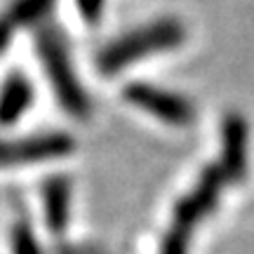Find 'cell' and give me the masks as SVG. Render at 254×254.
<instances>
[{
    "instance_id": "obj_8",
    "label": "cell",
    "mask_w": 254,
    "mask_h": 254,
    "mask_svg": "<svg viewBox=\"0 0 254 254\" xmlns=\"http://www.w3.org/2000/svg\"><path fill=\"white\" fill-rule=\"evenodd\" d=\"M68 205H71V184L66 177H52L45 184V214L47 226L55 233L64 231L68 221Z\"/></svg>"
},
{
    "instance_id": "obj_2",
    "label": "cell",
    "mask_w": 254,
    "mask_h": 254,
    "mask_svg": "<svg viewBox=\"0 0 254 254\" xmlns=\"http://www.w3.org/2000/svg\"><path fill=\"white\" fill-rule=\"evenodd\" d=\"M36 47L43 64H45V71L50 82H52V90L59 97L62 106L71 116H87L90 113V99H87L78 75L73 71L71 57L66 52L62 36L50 26L40 28L36 36Z\"/></svg>"
},
{
    "instance_id": "obj_6",
    "label": "cell",
    "mask_w": 254,
    "mask_h": 254,
    "mask_svg": "<svg viewBox=\"0 0 254 254\" xmlns=\"http://www.w3.org/2000/svg\"><path fill=\"white\" fill-rule=\"evenodd\" d=\"M226 182H240L247 170V123L231 113L221 125V167Z\"/></svg>"
},
{
    "instance_id": "obj_5",
    "label": "cell",
    "mask_w": 254,
    "mask_h": 254,
    "mask_svg": "<svg viewBox=\"0 0 254 254\" xmlns=\"http://www.w3.org/2000/svg\"><path fill=\"white\" fill-rule=\"evenodd\" d=\"M73 141L68 134H38L17 139V141H0V167H14V165H33L52 158L71 153Z\"/></svg>"
},
{
    "instance_id": "obj_11",
    "label": "cell",
    "mask_w": 254,
    "mask_h": 254,
    "mask_svg": "<svg viewBox=\"0 0 254 254\" xmlns=\"http://www.w3.org/2000/svg\"><path fill=\"white\" fill-rule=\"evenodd\" d=\"M75 5L80 9V14L85 21L97 24L101 19V9H104V0H75Z\"/></svg>"
},
{
    "instance_id": "obj_7",
    "label": "cell",
    "mask_w": 254,
    "mask_h": 254,
    "mask_svg": "<svg viewBox=\"0 0 254 254\" xmlns=\"http://www.w3.org/2000/svg\"><path fill=\"white\" fill-rule=\"evenodd\" d=\"M33 104V87L24 73H12L0 90V125H14Z\"/></svg>"
},
{
    "instance_id": "obj_3",
    "label": "cell",
    "mask_w": 254,
    "mask_h": 254,
    "mask_svg": "<svg viewBox=\"0 0 254 254\" xmlns=\"http://www.w3.org/2000/svg\"><path fill=\"white\" fill-rule=\"evenodd\" d=\"M224 182H226V177H224V172L219 167H209V170L202 172V177H200L198 186L193 189V193L186 195L177 205L172 231H170V236L165 238L160 254H186V247H189L193 228H195V224L205 214H209L214 209V205H217V200H219V190H221Z\"/></svg>"
},
{
    "instance_id": "obj_4",
    "label": "cell",
    "mask_w": 254,
    "mask_h": 254,
    "mask_svg": "<svg viewBox=\"0 0 254 254\" xmlns=\"http://www.w3.org/2000/svg\"><path fill=\"white\" fill-rule=\"evenodd\" d=\"M132 106L151 113L155 118L165 120L167 125H177V127H186L193 123L195 118V111L190 106L189 99H184L174 92L160 90V87H153V85H146V82H132L127 85L125 92H123Z\"/></svg>"
},
{
    "instance_id": "obj_10",
    "label": "cell",
    "mask_w": 254,
    "mask_h": 254,
    "mask_svg": "<svg viewBox=\"0 0 254 254\" xmlns=\"http://www.w3.org/2000/svg\"><path fill=\"white\" fill-rule=\"evenodd\" d=\"M12 252L14 254H40V247H38L31 228L24 226V224H19L12 231Z\"/></svg>"
},
{
    "instance_id": "obj_9",
    "label": "cell",
    "mask_w": 254,
    "mask_h": 254,
    "mask_svg": "<svg viewBox=\"0 0 254 254\" xmlns=\"http://www.w3.org/2000/svg\"><path fill=\"white\" fill-rule=\"evenodd\" d=\"M52 2L55 0H19V2H14L7 14L0 19V55L7 47L14 28L21 26V24H28V21H36L38 17H43L47 9L52 7Z\"/></svg>"
},
{
    "instance_id": "obj_1",
    "label": "cell",
    "mask_w": 254,
    "mask_h": 254,
    "mask_svg": "<svg viewBox=\"0 0 254 254\" xmlns=\"http://www.w3.org/2000/svg\"><path fill=\"white\" fill-rule=\"evenodd\" d=\"M186 31L179 19L165 17L158 21H151L146 26L136 28L132 33H125L123 38H118L116 43H111L101 50L99 55V71L106 75L127 68L129 64L139 62L144 57L160 55V52H170L184 43Z\"/></svg>"
}]
</instances>
